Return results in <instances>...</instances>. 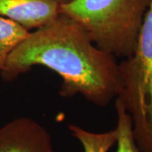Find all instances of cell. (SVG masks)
<instances>
[{"mask_svg": "<svg viewBox=\"0 0 152 152\" xmlns=\"http://www.w3.org/2000/svg\"><path fill=\"white\" fill-rule=\"evenodd\" d=\"M61 1H62V3H63V4H64V3H67V2L70 1V0H61Z\"/></svg>", "mask_w": 152, "mask_h": 152, "instance_id": "9", "label": "cell"}, {"mask_svg": "<svg viewBox=\"0 0 152 152\" xmlns=\"http://www.w3.org/2000/svg\"><path fill=\"white\" fill-rule=\"evenodd\" d=\"M30 31L16 22L0 16V72L11 53L27 37Z\"/></svg>", "mask_w": 152, "mask_h": 152, "instance_id": "7", "label": "cell"}, {"mask_svg": "<svg viewBox=\"0 0 152 152\" xmlns=\"http://www.w3.org/2000/svg\"><path fill=\"white\" fill-rule=\"evenodd\" d=\"M124 82L118 99L133 122L136 144L152 152V0L147 10L134 53L119 64Z\"/></svg>", "mask_w": 152, "mask_h": 152, "instance_id": "3", "label": "cell"}, {"mask_svg": "<svg viewBox=\"0 0 152 152\" xmlns=\"http://www.w3.org/2000/svg\"><path fill=\"white\" fill-rule=\"evenodd\" d=\"M35 66H43L62 79L59 95H81L98 107L118 98L124 82L116 58L100 49L74 20L60 14L29 35L11 53L2 79L15 80Z\"/></svg>", "mask_w": 152, "mask_h": 152, "instance_id": "1", "label": "cell"}, {"mask_svg": "<svg viewBox=\"0 0 152 152\" xmlns=\"http://www.w3.org/2000/svg\"><path fill=\"white\" fill-rule=\"evenodd\" d=\"M115 109L117 113V151L142 152L136 144L133 133V122L130 115L127 113L118 98L115 99Z\"/></svg>", "mask_w": 152, "mask_h": 152, "instance_id": "8", "label": "cell"}, {"mask_svg": "<svg viewBox=\"0 0 152 152\" xmlns=\"http://www.w3.org/2000/svg\"><path fill=\"white\" fill-rule=\"evenodd\" d=\"M62 4L61 0H0V16L31 31L54 20Z\"/></svg>", "mask_w": 152, "mask_h": 152, "instance_id": "5", "label": "cell"}, {"mask_svg": "<svg viewBox=\"0 0 152 152\" xmlns=\"http://www.w3.org/2000/svg\"><path fill=\"white\" fill-rule=\"evenodd\" d=\"M68 129L71 134L80 142L84 152H108L116 144L115 129L94 133L75 124H69Z\"/></svg>", "mask_w": 152, "mask_h": 152, "instance_id": "6", "label": "cell"}, {"mask_svg": "<svg viewBox=\"0 0 152 152\" xmlns=\"http://www.w3.org/2000/svg\"><path fill=\"white\" fill-rule=\"evenodd\" d=\"M0 152H56L48 129L27 117L17 118L0 128Z\"/></svg>", "mask_w": 152, "mask_h": 152, "instance_id": "4", "label": "cell"}, {"mask_svg": "<svg viewBox=\"0 0 152 152\" xmlns=\"http://www.w3.org/2000/svg\"><path fill=\"white\" fill-rule=\"evenodd\" d=\"M151 0H70L60 14L78 23L100 49L115 58L134 53Z\"/></svg>", "mask_w": 152, "mask_h": 152, "instance_id": "2", "label": "cell"}]
</instances>
